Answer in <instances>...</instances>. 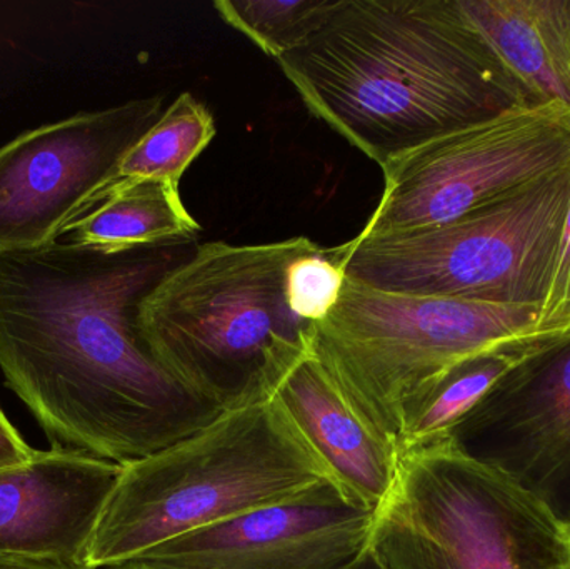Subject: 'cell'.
I'll return each mask as SVG.
<instances>
[{
	"label": "cell",
	"instance_id": "6da1fadb",
	"mask_svg": "<svg viewBox=\"0 0 570 569\" xmlns=\"http://www.w3.org/2000/svg\"><path fill=\"white\" fill-rule=\"evenodd\" d=\"M177 263L173 246L69 239L0 254V371L52 448L126 467L220 413L159 366L137 326L144 297Z\"/></svg>",
	"mask_w": 570,
	"mask_h": 569
},
{
	"label": "cell",
	"instance_id": "7a4b0ae2",
	"mask_svg": "<svg viewBox=\"0 0 570 569\" xmlns=\"http://www.w3.org/2000/svg\"><path fill=\"white\" fill-rule=\"evenodd\" d=\"M276 62L308 112L381 167L541 104L459 0H335L321 27Z\"/></svg>",
	"mask_w": 570,
	"mask_h": 569
},
{
	"label": "cell",
	"instance_id": "3957f363",
	"mask_svg": "<svg viewBox=\"0 0 570 569\" xmlns=\"http://www.w3.org/2000/svg\"><path fill=\"white\" fill-rule=\"evenodd\" d=\"M314 241L200 244L140 303L137 326L159 366L216 410L273 396L314 350L315 326L288 290L292 263Z\"/></svg>",
	"mask_w": 570,
	"mask_h": 569
},
{
	"label": "cell",
	"instance_id": "277c9868",
	"mask_svg": "<svg viewBox=\"0 0 570 569\" xmlns=\"http://www.w3.org/2000/svg\"><path fill=\"white\" fill-rule=\"evenodd\" d=\"M327 497L342 494L273 396L229 408L196 433L122 467L83 567H126L213 524Z\"/></svg>",
	"mask_w": 570,
	"mask_h": 569
},
{
	"label": "cell",
	"instance_id": "5b68a950",
	"mask_svg": "<svg viewBox=\"0 0 570 569\" xmlns=\"http://www.w3.org/2000/svg\"><path fill=\"white\" fill-rule=\"evenodd\" d=\"M538 306L385 293L345 277L315 326L314 354L352 410L397 450L405 424L452 367L538 334Z\"/></svg>",
	"mask_w": 570,
	"mask_h": 569
},
{
	"label": "cell",
	"instance_id": "8992f818",
	"mask_svg": "<svg viewBox=\"0 0 570 569\" xmlns=\"http://www.w3.org/2000/svg\"><path fill=\"white\" fill-rule=\"evenodd\" d=\"M365 567L570 569V538L539 501L444 438L399 453Z\"/></svg>",
	"mask_w": 570,
	"mask_h": 569
},
{
	"label": "cell",
	"instance_id": "52a82bcc",
	"mask_svg": "<svg viewBox=\"0 0 570 569\" xmlns=\"http://www.w3.org/2000/svg\"><path fill=\"white\" fill-rule=\"evenodd\" d=\"M570 204L561 173L428 229L337 246L345 277L412 296L541 307Z\"/></svg>",
	"mask_w": 570,
	"mask_h": 569
},
{
	"label": "cell",
	"instance_id": "ba28073f",
	"mask_svg": "<svg viewBox=\"0 0 570 569\" xmlns=\"http://www.w3.org/2000/svg\"><path fill=\"white\" fill-rule=\"evenodd\" d=\"M570 166V107H515L382 167L384 193L357 237L428 229Z\"/></svg>",
	"mask_w": 570,
	"mask_h": 569
},
{
	"label": "cell",
	"instance_id": "9c48e42d",
	"mask_svg": "<svg viewBox=\"0 0 570 569\" xmlns=\"http://www.w3.org/2000/svg\"><path fill=\"white\" fill-rule=\"evenodd\" d=\"M134 99L27 130L0 146V254L56 243L116 183L120 163L163 116Z\"/></svg>",
	"mask_w": 570,
	"mask_h": 569
},
{
	"label": "cell",
	"instance_id": "30bf717a",
	"mask_svg": "<svg viewBox=\"0 0 570 569\" xmlns=\"http://www.w3.org/2000/svg\"><path fill=\"white\" fill-rule=\"evenodd\" d=\"M448 440L570 527V331L512 366Z\"/></svg>",
	"mask_w": 570,
	"mask_h": 569
},
{
	"label": "cell",
	"instance_id": "8fae6325",
	"mask_svg": "<svg viewBox=\"0 0 570 569\" xmlns=\"http://www.w3.org/2000/svg\"><path fill=\"white\" fill-rule=\"evenodd\" d=\"M374 513L341 497L253 511L160 545L136 563L159 569H358Z\"/></svg>",
	"mask_w": 570,
	"mask_h": 569
},
{
	"label": "cell",
	"instance_id": "7c38bea8",
	"mask_svg": "<svg viewBox=\"0 0 570 569\" xmlns=\"http://www.w3.org/2000/svg\"><path fill=\"white\" fill-rule=\"evenodd\" d=\"M120 470L60 448L36 450L23 463L0 468V557L83 567Z\"/></svg>",
	"mask_w": 570,
	"mask_h": 569
},
{
	"label": "cell",
	"instance_id": "4fadbf2b",
	"mask_svg": "<svg viewBox=\"0 0 570 569\" xmlns=\"http://www.w3.org/2000/svg\"><path fill=\"white\" fill-rule=\"evenodd\" d=\"M273 400L324 464L345 503L374 513L394 483L397 450L352 410L314 350L285 374Z\"/></svg>",
	"mask_w": 570,
	"mask_h": 569
},
{
	"label": "cell",
	"instance_id": "5bb4252c",
	"mask_svg": "<svg viewBox=\"0 0 570 569\" xmlns=\"http://www.w3.org/2000/svg\"><path fill=\"white\" fill-rule=\"evenodd\" d=\"M541 104L570 107V0H459Z\"/></svg>",
	"mask_w": 570,
	"mask_h": 569
},
{
	"label": "cell",
	"instance_id": "9a60e30c",
	"mask_svg": "<svg viewBox=\"0 0 570 569\" xmlns=\"http://www.w3.org/2000/svg\"><path fill=\"white\" fill-rule=\"evenodd\" d=\"M200 224L184 206L179 186L164 180H126L67 227L73 243L107 251L173 246L196 236Z\"/></svg>",
	"mask_w": 570,
	"mask_h": 569
},
{
	"label": "cell",
	"instance_id": "2e32d148",
	"mask_svg": "<svg viewBox=\"0 0 570 569\" xmlns=\"http://www.w3.org/2000/svg\"><path fill=\"white\" fill-rule=\"evenodd\" d=\"M552 336L531 334L505 341L452 367L405 424L397 444V453L448 438L459 421L512 366Z\"/></svg>",
	"mask_w": 570,
	"mask_h": 569
},
{
	"label": "cell",
	"instance_id": "e0dca14e",
	"mask_svg": "<svg viewBox=\"0 0 570 569\" xmlns=\"http://www.w3.org/2000/svg\"><path fill=\"white\" fill-rule=\"evenodd\" d=\"M216 133L210 110L193 94H180L126 154L112 186L146 179L179 186L187 167L207 149Z\"/></svg>",
	"mask_w": 570,
	"mask_h": 569
},
{
	"label": "cell",
	"instance_id": "ac0fdd59",
	"mask_svg": "<svg viewBox=\"0 0 570 569\" xmlns=\"http://www.w3.org/2000/svg\"><path fill=\"white\" fill-rule=\"evenodd\" d=\"M334 3L335 0H216L214 9L266 56L279 60L321 27Z\"/></svg>",
	"mask_w": 570,
	"mask_h": 569
},
{
	"label": "cell",
	"instance_id": "d6986e66",
	"mask_svg": "<svg viewBox=\"0 0 570 569\" xmlns=\"http://www.w3.org/2000/svg\"><path fill=\"white\" fill-rule=\"evenodd\" d=\"M570 331V204L559 239L554 269L548 293L539 307L538 334L569 333Z\"/></svg>",
	"mask_w": 570,
	"mask_h": 569
},
{
	"label": "cell",
	"instance_id": "ffe728a7",
	"mask_svg": "<svg viewBox=\"0 0 570 569\" xmlns=\"http://www.w3.org/2000/svg\"><path fill=\"white\" fill-rule=\"evenodd\" d=\"M33 448L20 436L17 428L0 408V468L16 467L23 463L33 454Z\"/></svg>",
	"mask_w": 570,
	"mask_h": 569
},
{
	"label": "cell",
	"instance_id": "44dd1931",
	"mask_svg": "<svg viewBox=\"0 0 570 569\" xmlns=\"http://www.w3.org/2000/svg\"><path fill=\"white\" fill-rule=\"evenodd\" d=\"M0 569H89L52 563V561L22 560V558L0 557Z\"/></svg>",
	"mask_w": 570,
	"mask_h": 569
},
{
	"label": "cell",
	"instance_id": "7402d4cb",
	"mask_svg": "<svg viewBox=\"0 0 570 569\" xmlns=\"http://www.w3.org/2000/svg\"><path fill=\"white\" fill-rule=\"evenodd\" d=\"M112 569H159V568L147 567V565H142V563H130V565H126V567H119V568H112Z\"/></svg>",
	"mask_w": 570,
	"mask_h": 569
},
{
	"label": "cell",
	"instance_id": "603a6c76",
	"mask_svg": "<svg viewBox=\"0 0 570 569\" xmlns=\"http://www.w3.org/2000/svg\"><path fill=\"white\" fill-rule=\"evenodd\" d=\"M566 530H568L569 538H570V527H569V528H566Z\"/></svg>",
	"mask_w": 570,
	"mask_h": 569
}]
</instances>
